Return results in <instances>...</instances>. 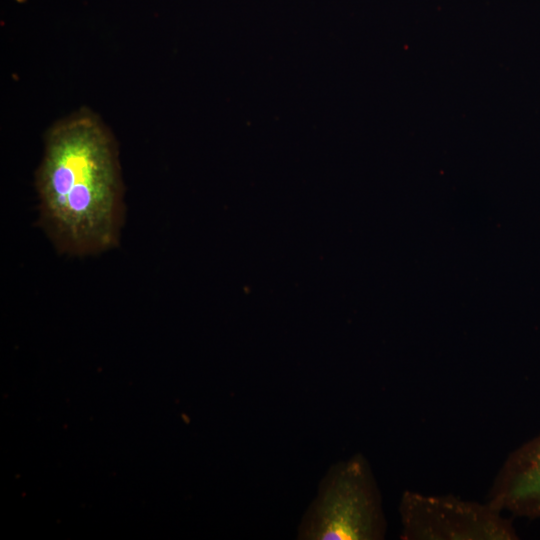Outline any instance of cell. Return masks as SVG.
Instances as JSON below:
<instances>
[{"label":"cell","instance_id":"cell-1","mask_svg":"<svg viewBox=\"0 0 540 540\" xmlns=\"http://www.w3.org/2000/svg\"><path fill=\"white\" fill-rule=\"evenodd\" d=\"M36 187L45 222L77 254L111 246L122 183L115 139L102 119L80 108L46 131Z\"/></svg>","mask_w":540,"mask_h":540},{"label":"cell","instance_id":"cell-3","mask_svg":"<svg viewBox=\"0 0 540 540\" xmlns=\"http://www.w3.org/2000/svg\"><path fill=\"white\" fill-rule=\"evenodd\" d=\"M398 513L403 540L519 539L511 519L487 499L478 502L405 490Z\"/></svg>","mask_w":540,"mask_h":540},{"label":"cell","instance_id":"cell-2","mask_svg":"<svg viewBox=\"0 0 540 540\" xmlns=\"http://www.w3.org/2000/svg\"><path fill=\"white\" fill-rule=\"evenodd\" d=\"M383 501L368 460L356 454L330 467L298 527L302 540H382Z\"/></svg>","mask_w":540,"mask_h":540},{"label":"cell","instance_id":"cell-4","mask_svg":"<svg viewBox=\"0 0 540 540\" xmlns=\"http://www.w3.org/2000/svg\"><path fill=\"white\" fill-rule=\"evenodd\" d=\"M487 500L503 512L540 519V433L507 456L493 479Z\"/></svg>","mask_w":540,"mask_h":540}]
</instances>
